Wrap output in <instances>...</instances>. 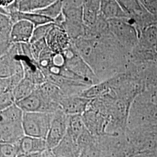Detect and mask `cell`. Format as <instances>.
Here are the masks:
<instances>
[{
  "instance_id": "4fadbf2b",
  "label": "cell",
  "mask_w": 157,
  "mask_h": 157,
  "mask_svg": "<svg viewBox=\"0 0 157 157\" xmlns=\"http://www.w3.org/2000/svg\"><path fill=\"white\" fill-rule=\"evenodd\" d=\"M100 6L101 1H84L83 6V19L86 26L89 28L95 23L101 13Z\"/></svg>"
},
{
  "instance_id": "6da1fadb",
  "label": "cell",
  "mask_w": 157,
  "mask_h": 157,
  "mask_svg": "<svg viewBox=\"0 0 157 157\" xmlns=\"http://www.w3.org/2000/svg\"><path fill=\"white\" fill-rule=\"evenodd\" d=\"M82 118L86 129L94 136H104L109 117L100 100H91L87 110L82 114Z\"/></svg>"
},
{
  "instance_id": "44dd1931",
  "label": "cell",
  "mask_w": 157,
  "mask_h": 157,
  "mask_svg": "<svg viewBox=\"0 0 157 157\" xmlns=\"http://www.w3.org/2000/svg\"><path fill=\"white\" fill-rule=\"evenodd\" d=\"M62 1H55L54 2L44 8L34 12L47 17L54 21V19H56L62 13Z\"/></svg>"
},
{
  "instance_id": "5b68a950",
  "label": "cell",
  "mask_w": 157,
  "mask_h": 157,
  "mask_svg": "<svg viewBox=\"0 0 157 157\" xmlns=\"http://www.w3.org/2000/svg\"><path fill=\"white\" fill-rule=\"evenodd\" d=\"M67 116L62 110L54 113L47 137L45 139L48 150H52L63 139L67 133Z\"/></svg>"
},
{
  "instance_id": "7402d4cb",
  "label": "cell",
  "mask_w": 157,
  "mask_h": 157,
  "mask_svg": "<svg viewBox=\"0 0 157 157\" xmlns=\"http://www.w3.org/2000/svg\"><path fill=\"white\" fill-rule=\"evenodd\" d=\"M23 78L24 75L22 74H16L9 78H1L0 94L6 92H12Z\"/></svg>"
},
{
  "instance_id": "8fae6325",
  "label": "cell",
  "mask_w": 157,
  "mask_h": 157,
  "mask_svg": "<svg viewBox=\"0 0 157 157\" xmlns=\"http://www.w3.org/2000/svg\"><path fill=\"white\" fill-rule=\"evenodd\" d=\"M13 24L10 17L0 13V56L6 54L13 44L11 40Z\"/></svg>"
},
{
  "instance_id": "7c38bea8",
  "label": "cell",
  "mask_w": 157,
  "mask_h": 157,
  "mask_svg": "<svg viewBox=\"0 0 157 157\" xmlns=\"http://www.w3.org/2000/svg\"><path fill=\"white\" fill-rule=\"evenodd\" d=\"M52 151L56 157H80L82 153L77 141L67 133Z\"/></svg>"
},
{
  "instance_id": "9a60e30c",
  "label": "cell",
  "mask_w": 157,
  "mask_h": 157,
  "mask_svg": "<svg viewBox=\"0 0 157 157\" xmlns=\"http://www.w3.org/2000/svg\"><path fill=\"white\" fill-rule=\"evenodd\" d=\"M9 17H11L13 23L21 20H25L33 24L35 28L41 25L54 22V21L50 18L35 12L26 13L18 11L12 13Z\"/></svg>"
},
{
  "instance_id": "e0dca14e",
  "label": "cell",
  "mask_w": 157,
  "mask_h": 157,
  "mask_svg": "<svg viewBox=\"0 0 157 157\" xmlns=\"http://www.w3.org/2000/svg\"><path fill=\"white\" fill-rule=\"evenodd\" d=\"M24 112L15 103L0 112V123L22 122Z\"/></svg>"
},
{
  "instance_id": "2e32d148",
  "label": "cell",
  "mask_w": 157,
  "mask_h": 157,
  "mask_svg": "<svg viewBox=\"0 0 157 157\" xmlns=\"http://www.w3.org/2000/svg\"><path fill=\"white\" fill-rule=\"evenodd\" d=\"M67 116V134L77 141L79 136L86 129L82 115Z\"/></svg>"
},
{
  "instance_id": "7a4b0ae2",
  "label": "cell",
  "mask_w": 157,
  "mask_h": 157,
  "mask_svg": "<svg viewBox=\"0 0 157 157\" xmlns=\"http://www.w3.org/2000/svg\"><path fill=\"white\" fill-rule=\"evenodd\" d=\"M54 113L24 112L23 127L26 136L46 139Z\"/></svg>"
},
{
  "instance_id": "484cf974",
  "label": "cell",
  "mask_w": 157,
  "mask_h": 157,
  "mask_svg": "<svg viewBox=\"0 0 157 157\" xmlns=\"http://www.w3.org/2000/svg\"><path fill=\"white\" fill-rule=\"evenodd\" d=\"M30 45L33 59L37 62L39 58L41 52L48 47L46 40L45 39L41 40L30 43Z\"/></svg>"
},
{
  "instance_id": "603a6c76",
  "label": "cell",
  "mask_w": 157,
  "mask_h": 157,
  "mask_svg": "<svg viewBox=\"0 0 157 157\" xmlns=\"http://www.w3.org/2000/svg\"><path fill=\"white\" fill-rule=\"evenodd\" d=\"M54 26V23L52 22L41 25L36 28L34 29L32 39L30 41V43H32L41 40L45 39L51 30Z\"/></svg>"
},
{
  "instance_id": "ba28073f",
  "label": "cell",
  "mask_w": 157,
  "mask_h": 157,
  "mask_svg": "<svg viewBox=\"0 0 157 157\" xmlns=\"http://www.w3.org/2000/svg\"><path fill=\"white\" fill-rule=\"evenodd\" d=\"M91 100L80 95L65 96L59 103L61 109L67 115H82L87 109Z\"/></svg>"
},
{
  "instance_id": "d4e9b609",
  "label": "cell",
  "mask_w": 157,
  "mask_h": 157,
  "mask_svg": "<svg viewBox=\"0 0 157 157\" xmlns=\"http://www.w3.org/2000/svg\"><path fill=\"white\" fill-rule=\"evenodd\" d=\"M18 154L17 146L11 144H1L0 157H17Z\"/></svg>"
},
{
  "instance_id": "ac0fdd59",
  "label": "cell",
  "mask_w": 157,
  "mask_h": 157,
  "mask_svg": "<svg viewBox=\"0 0 157 157\" xmlns=\"http://www.w3.org/2000/svg\"><path fill=\"white\" fill-rule=\"evenodd\" d=\"M55 1L50 0H20L18 10L21 12H34L50 5Z\"/></svg>"
},
{
  "instance_id": "30bf717a",
  "label": "cell",
  "mask_w": 157,
  "mask_h": 157,
  "mask_svg": "<svg viewBox=\"0 0 157 157\" xmlns=\"http://www.w3.org/2000/svg\"><path fill=\"white\" fill-rule=\"evenodd\" d=\"M19 154L33 155L47 150L45 139L25 136L17 146Z\"/></svg>"
},
{
  "instance_id": "ffe728a7",
  "label": "cell",
  "mask_w": 157,
  "mask_h": 157,
  "mask_svg": "<svg viewBox=\"0 0 157 157\" xmlns=\"http://www.w3.org/2000/svg\"><path fill=\"white\" fill-rule=\"evenodd\" d=\"M101 13L105 17H114L124 16L123 12L117 3L113 1H101Z\"/></svg>"
},
{
  "instance_id": "3957f363",
  "label": "cell",
  "mask_w": 157,
  "mask_h": 157,
  "mask_svg": "<svg viewBox=\"0 0 157 157\" xmlns=\"http://www.w3.org/2000/svg\"><path fill=\"white\" fill-rule=\"evenodd\" d=\"M62 53L65 58V65L69 69L86 79L92 86L100 82L92 69L79 55L72 43Z\"/></svg>"
},
{
  "instance_id": "d6986e66",
  "label": "cell",
  "mask_w": 157,
  "mask_h": 157,
  "mask_svg": "<svg viewBox=\"0 0 157 157\" xmlns=\"http://www.w3.org/2000/svg\"><path fill=\"white\" fill-rule=\"evenodd\" d=\"M37 86L27 78H23L12 91L16 102L25 98L31 94Z\"/></svg>"
},
{
  "instance_id": "277c9868",
  "label": "cell",
  "mask_w": 157,
  "mask_h": 157,
  "mask_svg": "<svg viewBox=\"0 0 157 157\" xmlns=\"http://www.w3.org/2000/svg\"><path fill=\"white\" fill-rule=\"evenodd\" d=\"M24 112L55 113L61 110V107L45 100L41 95L38 86L33 92L21 101L16 102Z\"/></svg>"
},
{
  "instance_id": "8992f818",
  "label": "cell",
  "mask_w": 157,
  "mask_h": 157,
  "mask_svg": "<svg viewBox=\"0 0 157 157\" xmlns=\"http://www.w3.org/2000/svg\"><path fill=\"white\" fill-rule=\"evenodd\" d=\"M45 40L48 47L54 53L62 52L72 44V41L66 32L56 25L46 37Z\"/></svg>"
},
{
  "instance_id": "9c48e42d",
  "label": "cell",
  "mask_w": 157,
  "mask_h": 157,
  "mask_svg": "<svg viewBox=\"0 0 157 157\" xmlns=\"http://www.w3.org/2000/svg\"><path fill=\"white\" fill-rule=\"evenodd\" d=\"M35 27L33 24L25 20L15 23L11 33V40L13 44L30 43L32 39Z\"/></svg>"
},
{
  "instance_id": "cb8c5ba5",
  "label": "cell",
  "mask_w": 157,
  "mask_h": 157,
  "mask_svg": "<svg viewBox=\"0 0 157 157\" xmlns=\"http://www.w3.org/2000/svg\"><path fill=\"white\" fill-rule=\"evenodd\" d=\"M16 103L13 92H6L0 94V111H4Z\"/></svg>"
},
{
  "instance_id": "4316f807",
  "label": "cell",
  "mask_w": 157,
  "mask_h": 157,
  "mask_svg": "<svg viewBox=\"0 0 157 157\" xmlns=\"http://www.w3.org/2000/svg\"><path fill=\"white\" fill-rule=\"evenodd\" d=\"M80 157H89V155L87 152L83 151Z\"/></svg>"
},
{
  "instance_id": "52a82bcc",
  "label": "cell",
  "mask_w": 157,
  "mask_h": 157,
  "mask_svg": "<svg viewBox=\"0 0 157 157\" xmlns=\"http://www.w3.org/2000/svg\"><path fill=\"white\" fill-rule=\"evenodd\" d=\"M25 136L22 122L0 123L1 144H11L17 146Z\"/></svg>"
},
{
  "instance_id": "5bb4252c",
  "label": "cell",
  "mask_w": 157,
  "mask_h": 157,
  "mask_svg": "<svg viewBox=\"0 0 157 157\" xmlns=\"http://www.w3.org/2000/svg\"><path fill=\"white\" fill-rule=\"evenodd\" d=\"M38 88L45 100L60 107L59 103L65 95L58 86L46 82L44 84L38 86Z\"/></svg>"
}]
</instances>
